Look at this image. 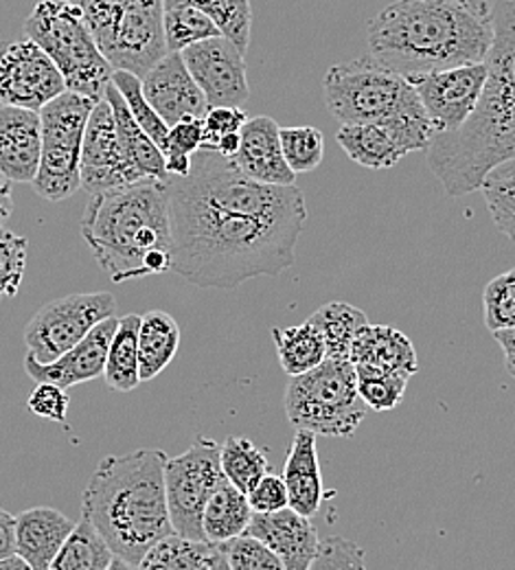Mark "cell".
<instances>
[{"label": "cell", "mask_w": 515, "mask_h": 570, "mask_svg": "<svg viewBox=\"0 0 515 570\" xmlns=\"http://www.w3.org/2000/svg\"><path fill=\"white\" fill-rule=\"evenodd\" d=\"M13 212V198H11V185L9 180L0 174V226L11 217Z\"/></svg>", "instance_id": "52"}, {"label": "cell", "mask_w": 515, "mask_h": 570, "mask_svg": "<svg viewBox=\"0 0 515 570\" xmlns=\"http://www.w3.org/2000/svg\"><path fill=\"white\" fill-rule=\"evenodd\" d=\"M487 81L472 117L454 132L437 135L428 167L447 196L481 189L485 176L515 158V0H496Z\"/></svg>", "instance_id": "3"}, {"label": "cell", "mask_w": 515, "mask_h": 570, "mask_svg": "<svg viewBox=\"0 0 515 570\" xmlns=\"http://www.w3.org/2000/svg\"><path fill=\"white\" fill-rule=\"evenodd\" d=\"M487 81V65H463L413 79L437 135L458 130L476 110Z\"/></svg>", "instance_id": "14"}, {"label": "cell", "mask_w": 515, "mask_h": 570, "mask_svg": "<svg viewBox=\"0 0 515 570\" xmlns=\"http://www.w3.org/2000/svg\"><path fill=\"white\" fill-rule=\"evenodd\" d=\"M162 4H191L205 11L228 40H232L244 53L250 47L252 9L250 0H162Z\"/></svg>", "instance_id": "36"}, {"label": "cell", "mask_w": 515, "mask_h": 570, "mask_svg": "<svg viewBox=\"0 0 515 570\" xmlns=\"http://www.w3.org/2000/svg\"><path fill=\"white\" fill-rule=\"evenodd\" d=\"M221 472L228 483L248 494L268 472L266 452L246 436H228L220 445Z\"/></svg>", "instance_id": "34"}, {"label": "cell", "mask_w": 515, "mask_h": 570, "mask_svg": "<svg viewBox=\"0 0 515 570\" xmlns=\"http://www.w3.org/2000/svg\"><path fill=\"white\" fill-rule=\"evenodd\" d=\"M81 237L112 284L169 273V183L143 180L90 196Z\"/></svg>", "instance_id": "4"}, {"label": "cell", "mask_w": 515, "mask_h": 570, "mask_svg": "<svg viewBox=\"0 0 515 570\" xmlns=\"http://www.w3.org/2000/svg\"><path fill=\"white\" fill-rule=\"evenodd\" d=\"M248 502L255 513H275L290 507L288 485L284 476L268 472L248 494Z\"/></svg>", "instance_id": "47"}, {"label": "cell", "mask_w": 515, "mask_h": 570, "mask_svg": "<svg viewBox=\"0 0 515 570\" xmlns=\"http://www.w3.org/2000/svg\"><path fill=\"white\" fill-rule=\"evenodd\" d=\"M483 312L492 334L515 330V268L485 285Z\"/></svg>", "instance_id": "41"}, {"label": "cell", "mask_w": 515, "mask_h": 570, "mask_svg": "<svg viewBox=\"0 0 515 570\" xmlns=\"http://www.w3.org/2000/svg\"><path fill=\"white\" fill-rule=\"evenodd\" d=\"M135 185L123 158L112 106L103 97L95 104L81 145V189L90 196Z\"/></svg>", "instance_id": "16"}, {"label": "cell", "mask_w": 515, "mask_h": 570, "mask_svg": "<svg viewBox=\"0 0 515 570\" xmlns=\"http://www.w3.org/2000/svg\"><path fill=\"white\" fill-rule=\"evenodd\" d=\"M205 142V119L198 117H185L182 121L174 124L169 128L165 156L180 154V156H194Z\"/></svg>", "instance_id": "49"}, {"label": "cell", "mask_w": 515, "mask_h": 570, "mask_svg": "<svg viewBox=\"0 0 515 570\" xmlns=\"http://www.w3.org/2000/svg\"><path fill=\"white\" fill-rule=\"evenodd\" d=\"M0 570H33L18 553L9 556L4 560H0Z\"/></svg>", "instance_id": "54"}, {"label": "cell", "mask_w": 515, "mask_h": 570, "mask_svg": "<svg viewBox=\"0 0 515 570\" xmlns=\"http://www.w3.org/2000/svg\"><path fill=\"white\" fill-rule=\"evenodd\" d=\"M29 242L0 226V301L13 298L24 279Z\"/></svg>", "instance_id": "43"}, {"label": "cell", "mask_w": 515, "mask_h": 570, "mask_svg": "<svg viewBox=\"0 0 515 570\" xmlns=\"http://www.w3.org/2000/svg\"><path fill=\"white\" fill-rule=\"evenodd\" d=\"M16 556V515L0 507V560Z\"/></svg>", "instance_id": "50"}, {"label": "cell", "mask_w": 515, "mask_h": 570, "mask_svg": "<svg viewBox=\"0 0 515 570\" xmlns=\"http://www.w3.org/2000/svg\"><path fill=\"white\" fill-rule=\"evenodd\" d=\"M112 83L119 88V92L123 95L132 117L137 119V124L146 130L151 141L156 142L162 151L167 147V137H169V126L160 119V115L149 106L146 95H143V86H141V77H137L135 72L115 71L112 75Z\"/></svg>", "instance_id": "39"}, {"label": "cell", "mask_w": 515, "mask_h": 570, "mask_svg": "<svg viewBox=\"0 0 515 570\" xmlns=\"http://www.w3.org/2000/svg\"><path fill=\"white\" fill-rule=\"evenodd\" d=\"M69 2H73L81 9L90 27V33L97 42V38L103 36L126 11L151 0H69Z\"/></svg>", "instance_id": "45"}, {"label": "cell", "mask_w": 515, "mask_h": 570, "mask_svg": "<svg viewBox=\"0 0 515 570\" xmlns=\"http://www.w3.org/2000/svg\"><path fill=\"white\" fill-rule=\"evenodd\" d=\"M209 570H230L228 569V564H226V560H224V556H221L220 547H218V556H216V562H214V567Z\"/></svg>", "instance_id": "56"}, {"label": "cell", "mask_w": 515, "mask_h": 570, "mask_svg": "<svg viewBox=\"0 0 515 570\" xmlns=\"http://www.w3.org/2000/svg\"><path fill=\"white\" fill-rule=\"evenodd\" d=\"M97 47L115 71L143 77L169 53L162 27V0L143 2L126 11L103 36L97 38Z\"/></svg>", "instance_id": "13"}, {"label": "cell", "mask_w": 515, "mask_h": 570, "mask_svg": "<svg viewBox=\"0 0 515 570\" xmlns=\"http://www.w3.org/2000/svg\"><path fill=\"white\" fill-rule=\"evenodd\" d=\"M325 106L343 126L386 121L419 101L415 86L370 53L331 67L323 79Z\"/></svg>", "instance_id": "8"}, {"label": "cell", "mask_w": 515, "mask_h": 570, "mask_svg": "<svg viewBox=\"0 0 515 570\" xmlns=\"http://www.w3.org/2000/svg\"><path fill=\"white\" fill-rule=\"evenodd\" d=\"M67 90L62 72L33 40L0 47V106L40 112Z\"/></svg>", "instance_id": "12"}, {"label": "cell", "mask_w": 515, "mask_h": 570, "mask_svg": "<svg viewBox=\"0 0 515 570\" xmlns=\"http://www.w3.org/2000/svg\"><path fill=\"white\" fill-rule=\"evenodd\" d=\"M286 415L296 430H307L316 436H354L367 417V404L358 393V375L351 360L327 357L316 368L290 377Z\"/></svg>", "instance_id": "7"}, {"label": "cell", "mask_w": 515, "mask_h": 570, "mask_svg": "<svg viewBox=\"0 0 515 570\" xmlns=\"http://www.w3.org/2000/svg\"><path fill=\"white\" fill-rule=\"evenodd\" d=\"M252 507L248 497L232 483L224 481L216 494L207 502L202 513L205 540L211 544H226L246 533L252 520Z\"/></svg>", "instance_id": "28"}, {"label": "cell", "mask_w": 515, "mask_h": 570, "mask_svg": "<svg viewBox=\"0 0 515 570\" xmlns=\"http://www.w3.org/2000/svg\"><path fill=\"white\" fill-rule=\"evenodd\" d=\"M112 560V549L97 531V527L90 522V518L81 513L73 533L53 560L51 570H108Z\"/></svg>", "instance_id": "33"}, {"label": "cell", "mask_w": 515, "mask_h": 570, "mask_svg": "<svg viewBox=\"0 0 515 570\" xmlns=\"http://www.w3.org/2000/svg\"><path fill=\"white\" fill-rule=\"evenodd\" d=\"M336 141L354 163L368 169H388L408 154L397 141L393 128L384 121L340 126Z\"/></svg>", "instance_id": "26"}, {"label": "cell", "mask_w": 515, "mask_h": 570, "mask_svg": "<svg viewBox=\"0 0 515 570\" xmlns=\"http://www.w3.org/2000/svg\"><path fill=\"white\" fill-rule=\"evenodd\" d=\"M95 104L90 97L67 90L40 110L42 154L31 183L40 198L62 203L81 189V145Z\"/></svg>", "instance_id": "9"}, {"label": "cell", "mask_w": 515, "mask_h": 570, "mask_svg": "<svg viewBox=\"0 0 515 570\" xmlns=\"http://www.w3.org/2000/svg\"><path fill=\"white\" fill-rule=\"evenodd\" d=\"M167 454L141 448L110 454L95 470L83 499V515L97 527L115 556L139 564L149 549L174 533L167 492Z\"/></svg>", "instance_id": "5"}, {"label": "cell", "mask_w": 515, "mask_h": 570, "mask_svg": "<svg viewBox=\"0 0 515 570\" xmlns=\"http://www.w3.org/2000/svg\"><path fill=\"white\" fill-rule=\"evenodd\" d=\"M349 360L354 366H375L408 375L419 371V360L410 338L388 325H365L351 345Z\"/></svg>", "instance_id": "25"}, {"label": "cell", "mask_w": 515, "mask_h": 570, "mask_svg": "<svg viewBox=\"0 0 515 570\" xmlns=\"http://www.w3.org/2000/svg\"><path fill=\"white\" fill-rule=\"evenodd\" d=\"M224 481L220 443L209 436H198L189 450L167 459L165 492L174 533L207 542L202 531V513Z\"/></svg>", "instance_id": "10"}, {"label": "cell", "mask_w": 515, "mask_h": 570, "mask_svg": "<svg viewBox=\"0 0 515 570\" xmlns=\"http://www.w3.org/2000/svg\"><path fill=\"white\" fill-rule=\"evenodd\" d=\"M69 393L67 389L58 386V384H36L33 393L29 395V411L40 417V420H47V422H58L62 424L67 420V413H69Z\"/></svg>", "instance_id": "46"}, {"label": "cell", "mask_w": 515, "mask_h": 570, "mask_svg": "<svg viewBox=\"0 0 515 570\" xmlns=\"http://www.w3.org/2000/svg\"><path fill=\"white\" fill-rule=\"evenodd\" d=\"M75 524L53 507H31L16 515V553L33 570H49Z\"/></svg>", "instance_id": "22"}, {"label": "cell", "mask_w": 515, "mask_h": 570, "mask_svg": "<svg viewBox=\"0 0 515 570\" xmlns=\"http://www.w3.org/2000/svg\"><path fill=\"white\" fill-rule=\"evenodd\" d=\"M119 318L112 316L103 323H99L81 343H77L73 350L53 362H38L31 354L24 357V371L36 384H58L62 389H71L83 382H92L97 377H103L108 350L112 343V336L117 332Z\"/></svg>", "instance_id": "18"}, {"label": "cell", "mask_w": 515, "mask_h": 570, "mask_svg": "<svg viewBox=\"0 0 515 570\" xmlns=\"http://www.w3.org/2000/svg\"><path fill=\"white\" fill-rule=\"evenodd\" d=\"M307 321L320 332L327 357H349L358 332L368 325L367 314L345 301L325 303Z\"/></svg>", "instance_id": "30"}, {"label": "cell", "mask_w": 515, "mask_h": 570, "mask_svg": "<svg viewBox=\"0 0 515 570\" xmlns=\"http://www.w3.org/2000/svg\"><path fill=\"white\" fill-rule=\"evenodd\" d=\"M180 327L162 309H149L139 323V373L141 382L158 377L178 354Z\"/></svg>", "instance_id": "27"}, {"label": "cell", "mask_w": 515, "mask_h": 570, "mask_svg": "<svg viewBox=\"0 0 515 570\" xmlns=\"http://www.w3.org/2000/svg\"><path fill=\"white\" fill-rule=\"evenodd\" d=\"M162 27L169 51H185L191 45L221 36L218 24L191 4H162Z\"/></svg>", "instance_id": "35"}, {"label": "cell", "mask_w": 515, "mask_h": 570, "mask_svg": "<svg viewBox=\"0 0 515 570\" xmlns=\"http://www.w3.org/2000/svg\"><path fill=\"white\" fill-rule=\"evenodd\" d=\"M169 214L171 271L216 289L293 268L307 222L296 185L257 183L214 149H198L189 176L169 180Z\"/></svg>", "instance_id": "1"}, {"label": "cell", "mask_w": 515, "mask_h": 570, "mask_svg": "<svg viewBox=\"0 0 515 570\" xmlns=\"http://www.w3.org/2000/svg\"><path fill=\"white\" fill-rule=\"evenodd\" d=\"M24 36L56 62L69 90L92 101L106 97L115 67L97 47L77 4L69 0H40L24 20Z\"/></svg>", "instance_id": "6"}, {"label": "cell", "mask_w": 515, "mask_h": 570, "mask_svg": "<svg viewBox=\"0 0 515 570\" xmlns=\"http://www.w3.org/2000/svg\"><path fill=\"white\" fill-rule=\"evenodd\" d=\"M49 570H51V569H49Z\"/></svg>", "instance_id": "57"}, {"label": "cell", "mask_w": 515, "mask_h": 570, "mask_svg": "<svg viewBox=\"0 0 515 570\" xmlns=\"http://www.w3.org/2000/svg\"><path fill=\"white\" fill-rule=\"evenodd\" d=\"M281 476L288 485L290 509H295L296 513L305 518H314L320 511V504L325 499L314 432L296 430Z\"/></svg>", "instance_id": "24"}, {"label": "cell", "mask_w": 515, "mask_h": 570, "mask_svg": "<svg viewBox=\"0 0 515 570\" xmlns=\"http://www.w3.org/2000/svg\"><path fill=\"white\" fill-rule=\"evenodd\" d=\"M309 570H368L365 551L347 538H327L320 542V551Z\"/></svg>", "instance_id": "44"}, {"label": "cell", "mask_w": 515, "mask_h": 570, "mask_svg": "<svg viewBox=\"0 0 515 570\" xmlns=\"http://www.w3.org/2000/svg\"><path fill=\"white\" fill-rule=\"evenodd\" d=\"M356 375L363 402L367 404V409H373L377 413L397 409L413 377L402 371H384L375 366H356Z\"/></svg>", "instance_id": "38"}, {"label": "cell", "mask_w": 515, "mask_h": 570, "mask_svg": "<svg viewBox=\"0 0 515 570\" xmlns=\"http://www.w3.org/2000/svg\"><path fill=\"white\" fill-rule=\"evenodd\" d=\"M248 117L244 108H232V106H220V108H209L205 117V142L200 149H214V145L228 137L241 132L246 126Z\"/></svg>", "instance_id": "48"}, {"label": "cell", "mask_w": 515, "mask_h": 570, "mask_svg": "<svg viewBox=\"0 0 515 570\" xmlns=\"http://www.w3.org/2000/svg\"><path fill=\"white\" fill-rule=\"evenodd\" d=\"M108 570H137L135 564H130L128 560H123V558H119V556H115V560L110 562V567Z\"/></svg>", "instance_id": "55"}, {"label": "cell", "mask_w": 515, "mask_h": 570, "mask_svg": "<svg viewBox=\"0 0 515 570\" xmlns=\"http://www.w3.org/2000/svg\"><path fill=\"white\" fill-rule=\"evenodd\" d=\"M273 341L277 347L279 364L290 377L303 375L327 360L325 341L309 321L286 330L275 327Z\"/></svg>", "instance_id": "32"}, {"label": "cell", "mask_w": 515, "mask_h": 570, "mask_svg": "<svg viewBox=\"0 0 515 570\" xmlns=\"http://www.w3.org/2000/svg\"><path fill=\"white\" fill-rule=\"evenodd\" d=\"M143 95L160 119L171 128L185 117L205 119L209 101L191 77L180 53L169 51L141 77Z\"/></svg>", "instance_id": "17"}, {"label": "cell", "mask_w": 515, "mask_h": 570, "mask_svg": "<svg viewBox=\"0 0 515 570\" xmlns=\"http://www.w3.org/2000/svg\"><path fill=\"white\" fill-rule=\"evenodd\" d=\"M214 151H218L224 158H235V154L239 151V132L220 139V141L214 145Z\"/></svg>", "instance_id": "53"}, {"label": "cell", "mask_w": 515, "mask_h": 570, "mask_svg": "<svg viewBox=\"0 0 515 570\" xmlns=\"http://www.w3.org/2000/svg\"><path fill=\"white\" fill-rule=\"evenodd\" d=\"M180 56L202 95L207 97L209 108L246 106L250 99L246 60L244 51L232 40L226 36H216L187 47L180 51Z\"/></svg>", "instance_id": "15"}, {"label": "cell", "mask_w": 515, "mask_h": 570, "mask_svg": "<svg viewBox=\"0 0 515 570\" xmlns=\"http://www.w3.org/2000/svg\"><path fill=\"white\" fill-rule=\"evenodd\" d=\"M218 547L230 570H286L281 558L255 535L244 533Z\"/></svg>", "instance_id": "42"}, {"label": "cell", "mask_w": 515, "mask_h": 570, "mask_svg": "<svg viewBox=\"0 0 515 570\" xmlns=\"http://www.w3.org/2000/svg\"><path fill=\"white\" fill-rule=\"evenodd\" d=\"M115 314L117 298L110 292L69 294L33 314L24 327V343L38 362H53Z\"/></svg>", "instance_id": "11"}, {"label": "cell", "mask_w": 515, "mask_h": 570, "mask_svg": "<svg viewBox=\"0 0 515 570\" xmlns=\"http://www.w3.org/2000/svg\"><path fill=\"white\" fill-rule=\"evenodd\" d=\"M281 147L286 163L295 174L314 171L325 158V137L311 126L281 128Z\"/></svg>", "instance_id": "40"}, {"label": "cell", "mask_w": 515, "mask_h": 570, "mask_svg": "<svg viewBox=\"0 0 515 570\" xmlns=\"http://www.w3.org/2000/svg\"><path fill=\"white\" fill-rule=\"evenodd\" d=\"M235 165L252 180L264 185H295L296 174L290 169L281 147V128L273 117H252L239 132V151Z\"/></svg>", "instance_id": "20"}, {"label": "cell", "mask_w": 515, "mask_h": 570, "mask_svg": "<svg viewBox=\"0 0 515 570\" xmlns=\"http://www.w3.org/2000/svg\"><path fill=\"white\" fill-rule=\"evenodd\" d=\"M139 323H141V314H128L119 318L117 332L108 350L103 380L117 393H130L141 384Z\"/></svg>", "instance_id": "29"}, {"label": "cell", "mask_w": 515, "mask_h": 570, "mask_svg": "<svg viewBox=\"0 0 515 570\" xmlns=\"http://www.w3.org/2000/svg\"><path fill=\"white\" fill-rule=\"evenodd\" d=\"M106 99L112 106L121 151H123V158H126V163L132 171L135 183H143V180L169 183L171 176L167 171L162 149L151 141L146 135V130L137 124V119L132 117L123 95L119 92V88L115 83H110L106 88Z\"/></svg>", "instance_id": "23"}, {"label": "cell", "mask_w": 515, "mask_h": 570, "mask_svg": "<svg viewBox=\"0 0 515 570\" xmlns=\"http://www.w3.org/2000/svg\"><path fill=\"white\" fill-rule=\"evenodd\" d=\"M494 338H496V343L503 347L507 373H509L512 377H515V330H509V332H496Z\"/></svg>", "instance_id": "51"}, {"label": "cell", "mask_w": 515, "mask_h": 570, "mask_svg": "<svg viewBox=\"0 0 515 570\" xmlns=\"http://www.w3.org/2000/svg\"><path fill=\"white\" fill-rule=\"evenodd\" d=\"M246 533L268 544L281 558L286 570L311 569L320 551V538L311 518L296 513L290 507L275 513H252Z\"/></svg>", "instance_id": "19"}, {"label": "cell", "mask_w": 515, "mask_h": 570, "mask_svg": "<svg viewBox=\"0 0 515 570\" xmlns=\"http://www.w3.org/2000/svg\"><path fill=\"white\" fill-rule=\"evenodd\" d=\"M494 13L485 0H395L368 22V51L408 81L487 60Z\"/></svg>", "instance_id": "2"}, {"label": "cell", "mask_w": 515, "mask_h": 570, "mask_svg": "<svg viewBox=\"0 0 515 570\" xmlns=\"http://www.w3.org/2000/svg\"><path fill=\"white\" fill-rule=\"evenodd\" d=\"M481 194L496 228L515 242V158L496 165L485 176Z\"/></svg>", "instance_id": "37"}, {"label": "cell", "mask_w": 515, "mask_h": 570, "mask_svg": "<svg viewBox=\"0 0 515 570\" xmlns=\"http://www.w3.org/2000/svg\"><path fill=\"white\" fill-rule=\"evenodd\" d=\"M42 154L40 112L0 106V174L13 183H33Z\"/></svg>", "instance_id": "21"}, {"label": "cell", "mask_w": 515, "mask_h": 570, "mask_svg": "<svg viewBox=\"0 0 515 570\" xmlns=\"http://www.w3.org/2000/svg\"><path fill=\"white\" fill-rule=\"evenodd\" d=\"M216 556L218 544L171 533L149 549L137 570H209Z\"/></svg>", "instance_id": "31"}]
</instances>
